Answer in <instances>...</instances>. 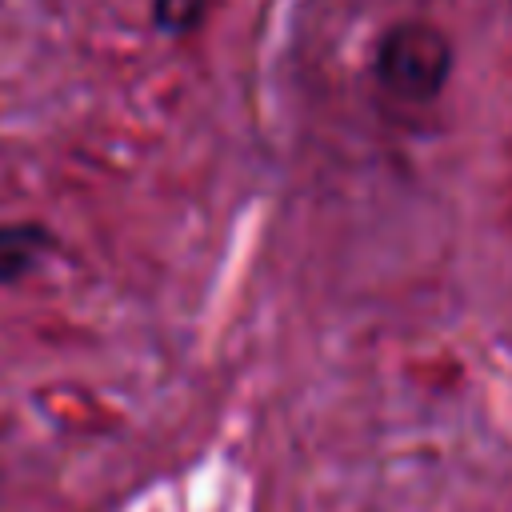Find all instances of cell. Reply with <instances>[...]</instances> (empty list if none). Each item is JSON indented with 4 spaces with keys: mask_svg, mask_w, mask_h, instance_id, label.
Listing matches in <instances>:
<instances>
[{
    "mask_svg": "<svg viewBox=\"0 0 512 512\" xmlns=\"http://www.w3.org/2000/svg\"><path fill=\"white\" fill-rule=\"evenodd\" d=\"M52 248V232L40 220H4L0 224V284L24 280L44 252Z\"/></svg>",
    "mask_w": 512,
    "mask_h": 512,
    "instance_id": "cell-2",
    "label": "cell"
},
{
    "mask_svg": "<svg viewBox=\"0 0 512 512\" xmlns=\"http://www.w3.org/2000/svg\"><path fill=\"white\" fill-rule=\"evenodd\" d=\"M452 72V44L432 20H396L376 48V76L396 100H436Z\"/></svg>",
    "mask_w": 512,
    "mask_h": 512,
    "instance_id": "cell-1",
    "label": "cell"
},
{
    "mask_svg": "<svg viewBox=\"0 0 512 512\" xmlns=\"http://www.w3.org/2000/svg\"><path fill=\"white\" fill-rule=\"evenodd\" d=\"M208 4L212 0H156L152 4V20L168 36H184V32L200 28V20L208 16Z\"/></svg>",
    "mask_w": 512,
    "mask_h": 512,
    "instance_id": "cell-3",
    "label": "cell"
}]
</instances>
